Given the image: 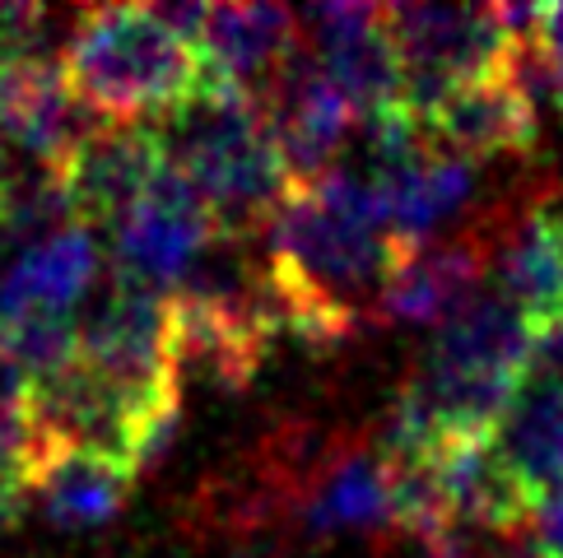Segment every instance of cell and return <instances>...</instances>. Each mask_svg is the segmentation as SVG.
I'll return each mask as SVG.
<instances>
[{"label":"cell","instance_id":"1","mask_svg":"<svg viewBox=\"0 0 563 558\" xmlns=\"http://www.w3.org/2000/svg\"><path fill=\"white\" fill-rule=\"evenodd\" d=\"M261 256L285 331L317 349L382 322V293L406 261L358 168H331L294 187L261 233Z\"/></svg>","mask_w":563,"mask_h":558},{"label":"cell","instance_id":"2","mask_svg":"<svg viewBox=\"0 0 563 558\" xmlns=\"http://www.w3.org/2000/svg\"><path fill=\"white\" fill-rule=\"evenodd\" d=\"M154 135L168 168L183 172L210 205L219 233L261 237L279 201L294 191L261 108L210 75L191 98L158 116Z\"/></svg>","mask_w":563,"mask_h":558},{"label":"cell","instance_id":"3","mask_svg":"<svg viewBox=\"0 0 563 558\" xmlns=\"http://www.w3.org/2000/svg\"><path fill=\"white\" fill-rule=\"evenodd\" d=\"M62 75L98 122L150 126L206 85L200 52L150 5L79 10L62 47Z\"/></svg>","mask_w":563,"mask_h":558},{"label":"cell","instance_id":"4","mask_svg":"<svg viewBox=\"0 0 563 558\" xmlns=\"http://www.w3.org/2000/svg\"><path fill=\"white\" fill-rule=\"evenodd\" d=\"M79 364L103 377L140 418L183 424V372L168 293L112 275V284L79 316Z\"/></svg>","mask_w":563,"mask_h":558},{"label":"cell","instance_id":"5","mask_svg":"<svg viewBox=\"0 0 563 558\" xmlns=\"http://www.w3.org/2000/svg\"><path fill=\"white\" fill-rule=\"evenodd\" d=\"M387 33L406 70V108L424 116L461 85L494 79L521 37L503 29L498 5H387Z\"/></svg>","mask_w":563,"mask_h":558},{"label":"cell","instance_id":"6","mask_svg":"<svg viewBox=\"0 0 563 558\" xmlns=\"http://www.w3.org/2000/svg\"><path fill=\"white\" fill-rule=\"evenodd\" d=\"M214 214L200 201V191L177 168L150 182V191L108 228L117 275L154 293H173L183 275L196 266V256L214 243Z\"/></svg>","mask_w":563,"mask_h":558},{"label":"cell","instance_id":"7","mask_svg":"<svg viewBox=\"0 0 563 558\" xmlns=\"http://www.w3.org/2000/svg\"><path fill=\"white\" fill-rule=\"evenodd\" d=\"M298 29L321 75L350 103L354 122L373 126L382 116L406 112V70L387 33V14L377 5H312L298 14Z\"/></svg>","mask_w":563,"mask_h":558},{"label":"cell","instance_id":"8","mask_svg":"<svg viewBox=\"0 0 563 558\" xmlns=\"http://www.w3.org/2000/svg\"><path fill=\"white\" fill-rule=\"evenodd\" d=\"M256 108H261V122H266L279 164H285L289 187H308L317 177H327L335 168L340 145L354 131L350 103L321 75V66L312 62V52L303 43L279 66L271 89L256 98Z\"/></svg>","mask_w":563,"mask_h":558},{"label":"cell","instance_id":"9","mask_svg":"<svg viewBox=\"0 0 563 558\" xmlns=\"http://www.w3.org/2000/svg\"><path fill=\"white\" fill-rule=\"evenodd\" d=\"M494 275L498 293L550 335L563 331V214L559 191H536L508 214H494Z\"/></svg>","mask_w":563,"mask_h":558},{"label":"cell","instance_id":"10","mask_svg":"<svg viewBox=\"0 0 563 558\" xmlns=\"http://www.w3.org/2000/svg\"><path fill=\"white\" fill-rule=\"evenodd\" d=\"M98 126L66 85L62 62L0 66V145H14L29 164L62 168Z\"/></svg>","mask_w":563,"mask_h":558},{"label":"cell","instance_id":"11","mask_svg":"<svg viewBox=\"0 0 563 558\" xmlns=\"http://www.w3.org/2000/svg\"><path fill=\"white\" fill-rule=\"evenodd\" d=\"M438 149H448L466 164H489V158H531L540 145V112L508 75L475 79L419 116Z\"/></svg>","mask_w":563,"mask_h":558},{"label":"cell","instance_id":"12","mask_svg":"<svg viewBox=\"0 0 563 558\" xmlns=\"http://www.w3.org/2000/svg\"><path fill=\"white\" fill-rule=\"evenodd\" d=\"M494 237L498 228L489 219V228H471L448 237V243L410 252L382 293V322L442 326L485 289V275L494 270Z\"/></svg>","mask_w":563,"mask_h":558},{"label":"cell","instance_id":"13","mask_svg":"<svg viewBox=\"0 0 563 558\" xmlns=\"http://www.w3.org/2000/svg\"><path fill=\"white\" fill-rule=\"evenodd\" d=\"M164 149H158L154 126H98L56 172L70 191L79 224H117L150 182L164 172Z\"/></svg>","mask_w":563,"mask_h":558},{"label":"cell","instance_id":"14","mask_svg":"<svg viewBox=\"0 0 563 558\" xmlns=\"http://www.w3.org/2000/svg\"><path fill=\"white\" fill-rule=\"evenodd\" d=\"M433 466L456 535H475V540L531 535L536 503L508 470V461L494 451V437H466V443L438 447Z\"/></svg>","mask_w":563,"mask_h":558},{"label":"cell","instance_id":"15","mask_svg":"<svg viewBox=\"0 0 563 558\" xmlns=\"http://www.w3.org/2000/svg\"><path fill=\"white\" fill-rule=\"evenodd\" d=\"M303 43L298 14L285 5H210L200 24V66L219 85H233L252 103L271 89L279 66Z\"/></svg>","mask_w":563,"mask_h":558},{"label":"cell","instance_id":"16","mask_svg":"<svg viewBox=\"0 0 563 558\" xmlns=\"http://www.w3.org/2000/svg\"><path fill=\"white\" fill-rule=\"evenodd\" d=\"M98 279V243L89 228H66L14 252L0 270V326L79 316Z\"/></svg>","mask_w":563,"mask_h":558},{"label":"cell","instance_id":"17","mask_svg":"<svg viewBox=\"0 0 563 558\" xmlns=\"http://www.w3.org/2000/svg\"><path fill=\"white\" fill-rule=\"evenodd\" d=\"M494 451L540 507L563 493V372L531 368L494 428Z\"/></svg>","mask_w":563,"mask_h":558},{"label":"cell","instance_id":"18","mask_svg":"<svg viewBox=\"0 0 563 558\" xmlns=\"http://www.w3.org/2000/svg\"><path fill=\"white\" fill-rule=\"evenodd\" d=\"M131 466L70 447H43L29 470V489L56 531H98L117 522L131 498Z\"/></svg>","mask_w":563,"mask_h":558},{"label":"cell","instance_id":"19","mask_svg":"<svg viewBox=\"0 0 563 558\" xmlns=\"http://www.w3.org/2000/svg\"><path fill=\"white\" fill-rule=\"evenodd\" d=\"M0 433L33 437V382L0 331Z\"/></svg>","mask_w":563,"mask_h":558},{"label":"cell","instance_id":"20","mask_svg":"<svg viewBox=\"0 0 563 558\" xmlns=\"http://www.w3.org/2000/svg\"><path fill=\"white\" fill-rule=\"evenodd\" d=\"M536 52L550 70V85H554V103L563 112V5H540L536 14Z\"/></svg>","mask_w":563,"mask_h":558},{"label":"cell","instance_id":"21","mask_svg":"<svg viewBox=\"0 0 563 558\" xmlns=\"http://www.w3.org/2000/svg\"><path fill=\"white\" fill-rule=\"evenodd\" d=\"M531 540L540 549V558H563V493L545 498L536 507V522H531Z\"/></svg>","mask_w":563,"mask_h":558},{"label":"cell","instance_id":"22","mask_svg":"<svg viewBox=\"0 0 563 558\" xmlns=\"http://www.w3.org/2000/svg\"><path fill=\"white\" fill-rule=\"evenodd\" d=\"M536 368L563 372V331H550V335H540V349H536Z\"/></svg>","mask_w":563,"mask_h":558},{"label":"cell","instance_id":"23","mask_svg":"<svg viewBox=\"0 0 563 558\" xmlns=\"http://www.w3.org/2000/svg\"><path fill=\"white\" fill-rule=\"evenodd\" d=\"M10 168H14V164H10V154L0 149V210H5V191H10Z\"/></svg>","mask_w":563,"mask_h":558}]
</instances>
